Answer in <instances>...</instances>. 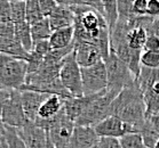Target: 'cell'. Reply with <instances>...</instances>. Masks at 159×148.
Here are the masks:
<instances>
[{"label":"cell","mask_w":159,"mask_h":148,"mask_svg":"<svg viewBox=\"0 0 159 148\" xmlns=\"http://www.w3.org/2000/svg\"><path fill=\"white\" fill-rule=\"evenodd\" d=\"M26 78V61L11 59L0 73V88L6 90H20Z\"/></svg>","instance_id":"obj_7"},{"label":"cell","mask_w":159,"mask_h":148,"mask_svg":"<svg viewBox=\"0 0 159 148\" xmlns=\"http://www.w3.org/2000/svg\"><path fill=\"white\" fill-rule=\"evenodd\" d=\"M145 105V117L159 113V82L142 91Z\"/></svg>","instance_id":"obj_19"},{"label":"cell","mask_w":159,"mask_h":148,"mask_svg":"<svg viewBox=\"0 0 159 148\" xmlns=\"http://www.w3.org/2000/svg\"><path fill=\"white\" fill-rule=\"evenodd\" d=\"M47 18L52 32L60 29L73 26V22H75V15L70 11V8L68 6L60 4V2H58L57 7L55 8Z\"/></svg>","instance_id":"obj_14"},{"label":"cell","mask_w":159,"mask_h":148,"mask_svg":"<svg viewBox=\"0 0 159 148\" xmlns=\"http://www.w3.org/2000/svg\"><path fill=\"white\" fill-rule=\"evenodd\" d=\"M143 51L159 53V36H147L145 44H144V46H143Z\"/></svg>","instance_id":"obj_34"},{"label":"cell","mask_w":159,"mask_h":148,"mask_svg":"<svg viewBox=\"0 0 159 148\" xmlns=\"http://www.w3.org/2000/svg\"><path fill=\"white\" fill-rule=\"evenodd\" d=\"M153 148H159V140L157 141V144H156V146H155Z\"/></svg>","instance_id":"obj_47"},{"label":"cell","mask_w":159,"mask_h":148,"mask_svg":"<svg viewBox=\"0 0 159 148\" xmlns=\"http://www.w3.org/2000/svg\"><path fill=\"white\" fill-rule=\"evenodd\" d=\"M147 32L143 27L130 29L126 34V44L133 50L143 51V46L147 40Z\"/></svg>","instance_id":"obj_21"},{"label":"cell","mask_w":159,"mask_h":148,"mask_svg":"<svg viewBox=\"0 0 159 148\" xmlns=\"http://www.w3.org/2000/svg\"><path fill=\"white\" fill-rule=\"evenodd\" d=\"M81 86L84 96H94L108 89V79L104 63L81 69Z\"/></svg>","instance_id":"obj_6"},{"label":"cell","mask_w":159,"mask_h":148,"mask_svg":"<svg viewBox=\"0 0 159 148\" xmlns=\"http://www.w3.org/2000/svg\"><path fill=\"white\" fill-rule=\"evenodd\" d=\"M9 94H11V90H6V89L0 88V115H1V111H2L5 103L7 101L8 97H9Z\"/></svg>","instance_id":"obj_42"},{"label":"cell","mask_w":159,"mask_h":148,"mask_svg":"<svg viewBox=\"0 0 159 148\" xmlns=\"http://www.w3.org/2000/svg\"><path fill=\"white\" fill-rule=\"evenodd\" d=\"M0 148H8L4 139H1V140H0Z\"/></svg>","instance_id":"obj_46"},{"label":"cell","mask_w":159,"mask_h":148,"mask_svg":"<svg viewBox=\"0 0 159 148\" xmlns=\"http://www.w3.org/2000/svg\"><path fill=\"white\" fill-rule=\"evenodd\" d=\"M0 53L7 55L14 59H20L24 61H28L30 54L22 47L20 41L14 36L9 38H0Z\"/></svg>","instance_id":"obj_16"},{"label":"cell","mask_w":159,"mask_h":148,"mask_svg":"<svg viewBox=\"0 0 159 148\" xmlns=\"http://www.w3.org/2000/svg\"><path fill=\"white\" fill-rule=\"evenodd\" d=\"M73 54L80 69H87L103 61L101 50L95 44L85 42L73 46Z\"/></svg>","instance_id":"obj_10"},{"label":"cell","mask_w":159,"mask_h":148,"mask_svg":"<svg viewBox=\"0 0 159 148\" xmlns=\"http://www.w3.org/2000/svg\"><path fill=\"white\" fill-rule=\"evenodd\" d=\"M4 133H5V125L2 124L1 120H0V140L4 139Z\"/></svg>","instance_id":"obj_44"},{"label":"cell","mask_w":159,"mask_h":148,"mask_svg":"<svg viewBox=\"0 0 159 148\" xmlns=\"http://www.w3.org/2000/svg\"><path fill=\"white\" fill-rule=\"evenodd\" d=\"M95 96V95H94ZM94 96H83V97H70L63 100V111L68 119L71 120L73 123L77 119H79L81 114L85 112L87 106L89 104Z\"/></svg>","instance_id":"obj_15"},{"label":"cell","mask_w":159,"mask_h":148,"mask_svg":"<svg viewBox=\"0 0 159 148\" xmlns=\"http://www.w3.org/2000/svg\"><path fill=\"white\" fill-rule=\"evenodd\" d=\"M120 91L113 89H107L100 94L95 95L92 99L85 112L81 114L79 119H77L75 125L78 126H89L94 128L102 120L110 115V106L113 99Z\"/></svg>","instance_id":"obj_2"},{"label":"cell","mask_w":159,"mask_h":148,"mask_svg":"<svg viewBox=\"0 0 159 148\" xmlns=\"http://www.w3.org/2000/svg\"><path fill=\"white\" fill-rule=\"evenodd\" d=\"M30 29H31L32 44L43 41V40H49V38H51L52 30L47 17H43L41 21L34 23L33 25L30 26Z\"/></svg>","instance_id":"obj_22"},{"label":"cell","mask_w":159,"mask_h":148,"mask_svg":"<svg viewBox=\"0 0 159 148\" xmlns=\"http://www.w3.org/2000/svg\"><path fill=\"white\" fill-rule=\"evenodd\" d=\"M11 59H13V58L9 57V56H7V55H4V54H1V53H0V73H1L2 69L5 67V65H6Z\"/></svg>","instance_id":"obj_43"},{"label":"cell","mask_w":159,"mask_h":148,"mask_svg":"<svg viewBox=\"0 0 159 148\" xmlns=\"http://www.w3.org/2000/svg\"><path fill=\"white\" fill-rule=\"evenodd\" d=\"M116 116L125 123L133 126L136 132H140L145 124V105L143 94L138 82L124 88L110 106V115Z\"/></svg>","instance_id":"obj_1"},{"label":"cell","mask_w":159,"mask_h":148,"mask_svg":"<svg viewBox=\"0 0 159 148\" xmlns=\"http://www.w3.org/2000/svg\"><path fill=\"white\" fill-rule=\"evenodd\" d=\"M11 22V5L7 0H0V23Z\"/></svg>","instance_id":"obj_35"},{"label":"cell","mask_w":159,"mask_h":148,"mask_svg":"<svg viewBox=\"0 0 159 148\" xmlns=\"http://www.w3.org/2000/svg\"><path fill=\"white\" fill-rule=\"evenodd\" d=\"M117 9H118V19L127 21L133 15V1L130 0H121L117 1Z\"/></svg>","instance_id":"obj_30"},{"label":"cell","mask_w":159,"mask_h":148,"mask_svg":"<svg viewBox=\"0 0 159 148\" xmlns=\"http://www.w3.org/2000/svg\"><path fill=\"white\" fill-rule=\"evenodd\" d=\"M136 82L141 91H144L156 82H159V67L158 69H148V67L141 66V71L136 79Z\"/></svg>","instance_id":"obj_23"},{"label":"cell","mask_w":159,"mask_h":148,"mask_svg":"<svg viewBox=\"0 0 159 148\" xmlns=\"http://www.w3.org/2000/svg\"><path fill=\"white\" fill-rule=\"evenodd\" d=\"M46 148H56L53 145V142H52L51 140H49V138H48V136H47V142H46Z\"/></svg>","instance_id":"obj_45"},{"label":"cell","mask_w":159,"mask_h":148,"mask_svg":"<svg viewBox=\"0 0 159 148\" xmlns=\"http://www.w3.org/2000/svg\"><path fill=\"white\" fill-rule=\"evenodd\" d=\"M63 100H64L63 98L55 96V95H51L40 106L38 114H37V119H53L54 116H56L58 113L61 112L62 107H63Z\"/></svg>","instance_id":"obj_18"},{"label":"cell","mask_w":159,"mask_h":148,"mask_svg":"<svg viewBox=\"0 0 159 148\" xmlns=\"http://www.w3.org/2000/svg\"><path fill=\"white\" fill-rule=\"evenodd\" d=\"M14 36V23H0V38H9Z\"/></svg>","instance_id":"obj_40"},{"label":"cell","mask_w":159,"mask_h":148,"mask_svg":"<svg viewBox=\"0 0 159 148\" xmlns=\"http://www.w3.org/2000/svg\"><path fill=\"white\" fill-rule=\"evenodd\" d=\"M147 121H148V123L150 124V126H151L152 129L159 134V113L147 117Z\"/></svg>","instance_id":"obj_41"},{"label":"cell","mask_w":159,"mask_h":148,"mask_svg":"<svg viewBox=\"0 0 159 148\" xmlns=\"http://www.w3.org/2000/svg\"><path fill=\"white\" fill-rule=\"evenodd\" d=\"M43 57H41L39 55H37L36 53L31 51L29 54V58L26 61V75L37 72L40 66H41V64H43Z\"/></svg>","instance_id":"obj_32"},{"label":"cell","mask_w":159,"mask_h":148,"mask_svg":"<svg viewBox=\"0 0 159 148\" xmlns=\"http://www.w3.org/2000/svg\"><path fill=\"white\" fill-rule=\"evenodd\" d=\"M75 123L68 119L63 108L57 114V119L52 128L47 131V136L49 140L53 142L56 148H68L69 142L72 136Z\"/></svg>","instance_id":"obj_8"},{"label":"cell","mask_w":159,"mask_h":148,"mask_svg":"<svg viewBox=\"0 0 159 148\" xmlns=\"http://www.w3.org/2000/svg\"><path fill=\"white\" fill-rule=\"evenodd\" d=\"M98 140L100 137L94 128L75 125L68 148H95Z\"/></svg>","instance_id":"obj_12"},{"label":"cell","mask_w":159,"mask_h":148,"mask_svg":"<svg viewBox=\"0 0 159 148\" xmlns=\"http://www.w3.org/2000/svg\"><path fill=\"white\" fill-rule=\"evenodd\" d=\"M57 5L58 2L56 0H39L40 11L43 17H48L55 8L57 7Z\"/></svg>","instance_id":"obj_33"},{"label":"cell","mask_w":159,"mask_h":148,"mask_svg":"<svg viewBox=\"0 0 159 148\" xmlns=\"http://www.w3.org/2000/svg\"><path fill=\"white\" fill-rule=\"evenodd\" d=\"M16 130L28 148H46L47 132L41 128H38L30 122L25 126Z\"/></svg>","instance_id":"obj_13"},{"label":"cell","mask_w":159,"mask_h":148,"mask_svg":"<svg viewBox=\"0 0 159 148\" xmlns=\"http://www.w3.org/2000/svg\"><path fill=\"white\" fill-rule=\"evenodd\" d=\"M141 66L148 69H158L159 67V53L142 51L140 58Z\"/></svg>","instance_id":"obj_31"},{"label":"cell","mask_w":159,"mask_h":148,"mask_svg":"<svg viewBox=\"0 0 159 148\" xmlns=\"http://www.w3.org/2000/svg\"><path fill=\"white\" fill-rule=\"evenodd\" d=\"M58 78L62 86L69 92L71 97H83L81 69L77 64L73 51L64 58Z\"/></svg>","instance_id":"obj_4"},{"label":"cell","mask_w":159,"mask_h":148,"mask_svg":"<svg viewBox=\"0 0 159 148\" xmlns=\"http://www.w3.org/2000/svg\"><path fill=\"white\" fill-rule=\"evenodd\" d=\"M103 63L107 71L108 89L121 91L124 88L129 87L136 82L133 73L115 54L110 53Z\"/></svg>","instance_id":"obj_3"},{"label":"cell","mask_w":159,"mask_h":148,"mask_svg":"<svg viewBox=\"0 0 159 148\" xmlns=\"http://www.w3.org/2000/svg\"><path fill=\"white\" fill-rule=\"evenodd\" d=\"M103 18H104L109 33L118 22V9H117V1H103Z\"/></svg>","instance_id":"obj_24"},{"label":"cell","mask_w":159,"mask_h":148,"mask_svg":"<svg viewBox=\"0 0 159 148\" xmlns=\"http://www.w3.org/2000/svg\"><path fill=\"white\" fill-rule=\"evenodd\" d=\"M147 16L159 17V0H149L147 5Z\"/></svg>","instance_id":"obj_39"},{"label":"cell","mask_w":159,"mask_h":148,"mask_svg":"<svg viewBox=\"0 0 159 148\" xmlns=\"http://www.w3.org/2000/svg\"><path fill=\"white\" fill-rule=\"evenodd\" d=\"M147 0H134L133 1V13L138 16L147 15Z\"/></svg>","instance_id":"obj_38"},{"label":"cell","mask_w":159,"mask_h":148,"mask_svg":"<svg viewBox=\"0 0 159 148\" xmlns=\"http://www.w3.org/2000/svg\"><path fill=\"white\" fill-rule=\"evenodd\" d=\"M43 18L40 11L39 0H28L25 1V22L30 26L39 22Z\"/></svg>","instance_id":"obj_25"},{"label":"cell","mask_w":159,"mask_h":148,"mask_svg":"<svg viewBox=\"0 0 159 148\" xmlns=\"http://www.w3.org/2000/svg\"><path fill=\"white\" fill-rule=\"evenodd\" d=\"M95 148H121L119 139L116 138H100Z\"/></svg>","instance_id":"obj_37"},{"label":"cell","mask_w":159,"mask_h":148,"mask_svg":"<svg viewBox=\"0 0 159 148\" xmlns=\"http://www.w3.org/2000/svg\"><path fill=\"white\" fill-rule=\"evenodd\" d=\"M0 120L4 125L15 128V129H21L28 123H30L23 112L20 90H11L9 97L5 103L1 111Z\"/></svg>","instance_id":"obj_5"},{"label":"cell","mask_w":159,"mask_h":148,"mask_svg":"<svg viewBox=\"0 0 159 148\" xmlns=\"http://www.w3.org/2000/svg\"><path fill=\"white\" fill-rule=\"evenodd\" d=\"M94 130L100 138L120 139L128 133H138L133 126L125 123L116 116H108L94 126Z\"/></svg>","instance_id":"obj_9"},{"label":"cell","mask_w":159,"mask_h":148,"mask_svg":"<svg viewBox=\"0 0 159 148\" xmlns=\"http://www.w3.org/2000/svg\"><path fill=\"white\" fill-rule=\"evenodd\" d=\"M121 148H148L140 133H128L119 139Z\"/></svg>","instance_id":"obj_29"},{"label":"cell","mask_w":159,"mask_h":148,"mask_svg":"<svg viewBox=\"0 0 159 148\" xmlns=\"http://www.w3.org/2000/svg\"><path fill=\"white\" fill-rule=\"evenodd\" d=\"M49 46L53 50L64 49L73 44V26L53 31L48 40Z\"/></svg>","instance_id":"obj_17"},{"label":"cell","mask_w":159,"mask_h":148,"mask_svg":"<svg viewBox=\"0 0 159 148\" xmlns=\"http://www.w3.org/2000/svg\"><path fill=\"white\" fill-rule=\"evenodd\" d=\"M4 140L8 148H28L22 138L18 136L17 130L15 128L5 125Z\"/></svg>","instance_id":"obj_27"},{"label":"cell","mask_w":159,"mask_h":148,"mask_svg":"<svg viewBox=\"0 0 159 148\" xmlns=\"http://www.w3.org/2000/svg\"><path fill=\"white\" fill-rule=\"evenodd\" d=\"M139 133L141 134L143 142L148 148H153L157 144V141L159 140V134L150 126L148 121H145V124L143 125V128L140 130Z\"/></svg>","instance_id":"obj_28"},{"label":"cell","mask_w":159,"mask_h":148,"mask_svg":"<svg viewBox=\"0 0 159 148\" xmlns=\"http://www.w3.org/2000/svg\"><path fill=\"white\" fill-rule=\"evenodd\" d=\"M51 50H52V48H51V46H49L48 40H43V41H39V42L33 44L32 51L36 53L37 55L41 56V57H45Z\"/></svg>","instance_id":"obj_36"},{"label":"cell","mask_w":159,"mask_h":148,"mask_svg":"<svg viewBox=\"0 0 159 148\" xmlns=\"http://www.w3.org/2000/svg\"><path fill=\"white\" fill-rule=\"evenodd\" d=\"M11 21L14 24L25 22V1L24 0H11Z\"/></svg>","instance_id":"obj_26"},{"label":"cell","mask_w":159,"mask_h":148,"mask_svg":"<svg viewBox=\"0 0 159 148\" xmlns=\"http://www.w3.org/2000/svg\"><path fill=\"white\" fill-rule=\"evenodd\" d=\"M20 92H21V101L23 112L25 114L28 121L33 123L34 120L37 119V114H38L40 106L43 105V101L46 100L51 95L29 90H23L20 91Z\"/></svg>","instance_id":"obj_11"},{"label":"cell","mask_w":159,"mask_h":148,"mask_svg":"<svg viewBox=\"0 0 159 148\" xmlns=\"http://www.w3.org/2000/svg\"><path fill=\"white\" fill-rule=\"evenodd\" d=\"M14 36L20 41L22 47L28 53H31L33 48L32 38H31V29L26 22L14 24Z\"/></svg>","instance_id":"obj_20"}]
</instances>
